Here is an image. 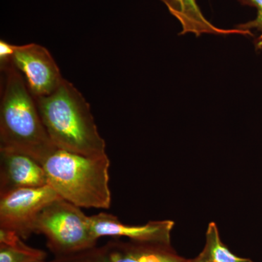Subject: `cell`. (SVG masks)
I'll return each instance as SVG.
<instances>
[{
	"label": "cell",
	"instance_id": "obj_1",
	"mask_svg": "<svg viewBox=\"0 0 262 262\" xmlns=\"http://www.w3.org/2000/svg\"><path fill=\"white\" fill-rule=\"evenodd\" d=\"M3 69L6 79L0 105V149L24 153L42 165L57 147L23 75L13 61Z\"/></svg>",
	"mask_w": 262,
	"mask_h": 262
},
{
	"label": "cell",
	"instance_id": "obj_2",
	"mask_svg": "<svg viewBox=\"0 0 262 262\" xmlns=\"http://www.w3.org/2000/svg\"><path fill=\"white\" fill-rule=\"evenodd\" d=\"M35 99L43 124L57 148L87 156L106 153V143L98 132L91 106L71 82L63 79L53 94Z\"/></svg>",
	"mask_w": 262,
	"mask_h": 262
},
{
	"label": "cell",
	"instance_id": "obj_3",
	"mask_svg": "<svg viewBox=\"0 0 262 262\" xmlns=\"http://www.w3.org/2000/svg\"><path fill=\"white\" fill-rule=\"evenodd\" d=\"M42 166L48 185L62 199L80 208H110V160L106 153L87 156L56 148Z\"/></svg>",
	"mask_w": 262,
	"mask_h": 262
},
{
	"label": "cell",
	"instance_id": "obj_4",
	"mask_svg": "<svg viewBox=\"0 0 262 262\" xmlns=\"http://www.w3.org/2000/svg\"><path fill=\"white\" fill-rule=\"evenodd\" d=\"M80 207L59 198L45 207L34 226V234H42L54 257L85 251L98 245L91 230L90 216Z\"/></svg>",
	"mask_w": 262,
	"mask_h": 262
},
{
	"label": "cell",
	"instance_id": "obj_5",
	"mask_svg": "<svg viewBox=\"0 0 262 262\" xmlns=\"http://www.w3.org/2000/svg\"><path fill=\"white\" fill-rule=\"evenodd\" d=\"M171 244L123 241L113 238L102 246L57 256L48 262H187Z\"/></svg>",
	"mask_w": 262,
	"mask_h": 262
},
{
	"label": "cell",
	"instance_id": "obj_6",
	"mask_svg": "<svg viewBox=\"0 0 262 262\" xmlns=\"http://www.w3.org/2000/svg\"><path fill=\"white\" fill-rule=\"evenodd\" d=\"M59 198L50 185L23 188L0 194V229L14 232L26 241L34 234V223L39 213Z\"/></svg>",
	"mask_w": 262,
	"mask_h": 262
},
{
	"label": "cell",
	"instance_id": "obj_7",
	"mask_svg": "<svg viewBox=\"0 0 262 262\" xmlns=\"http://www.w3.org/2000/svg\"><path fill=\"white\" fill-rule=\"evenodd\" d=\"M12 61L24 75L29 91L35 98L53 94L63 80L53 56L40 45L15 46Z\"/></svg>",
	"mask_w": 262,
	"mask_h": 262
},
{
	"label": "cell",
	"instance_id": "obj_8",
	"mask_svg": "<svg viewBox=\"0 0 262 262\" xmlns=\"http://www.w3.org/2000/svg\"><path fill=\"white\" fill-rule=\"evenodd\" d=\"M90 225L97 239L107 236L114 238L126 237L136 242L170 244L174 222L151 221L145 225H129L122 223L115 215L101 212L90 216Z\"/></svg>",
	"mask_w": 262,
	"mask_h": 262
},
{
	"label": "cell",
	"instance_id": "obj_9",
	"mask_svg": "<svg viewBox=\"0 0 262 262\" xmlns=\"http://www.w3.org/2000/svg\"><path fill=\"white\" fill-rule=\"evenodd\" d=\"M47 185L46 171L37 160L14 150L0 149V194Z\"/></svg>",
	"mask_w": 262,
	"mask_h": 262
},
{
	"label": "cell",
	"instance_id": "obj_10",
	"mask_svg": "<svg viewBox=\"0 0 262 262\" xmlns=\"http://www.w3.org/2000/svg\"><path fill=\"white\" fill-rule=\"evenodd\" d=\"M166 5L169 11L182 24L181 34L193 32L196 35L203 33L216 34H239L247 35V32L238 29H222L214 27L205 18L195 0H160Z\"/></svg>",
	"mask_w": 262,
	"mask_h": 262
},
{
	"label": "cell",
	"instance_id": "obj_11",
	"mask_svg": "<svg viewBox=\"0 0 262 262\" xmlns=\"http://www.w3.org/2000/svg\"><path fill=\"white\" fill-rule=\"evenodd\" d=\"M46 258V251L26 244L14 232L0 229V262H37Z\"/></svg>",
	"mask_w": 262,
	"mask_h": 262
},
{
	"label": "cell",
	"instance_id": "obj_12",
	"mask_svg": "<svg viewBox=\"0 0 262 262\" xmlns=\"http://www.w3.org/2000/svg\"><path fill=\"white\" fill-rule=\"evenodd\" d=\"M206 245L202 253L211 262H254L250 258H241L234 255L220 237L218 227L214 222L208 226Z\"/></svg>",
	"mask_w": 262,
	"mask_h": 262
},
{
	"label": "cell",
	"instance_id": "obj_13",
	"mask_svg": "<svg viewBox=\"0 0 262 262\" xmlns=\"http://www.w3.org/2000/svg\"><path fill=\"white\" fill-rule=\"evenodd\" d=\"M243 5L254 7L257 10V15L254 20L244 24H239L237 29L241 30L251 31L256 29L258 32V37L255 40V48L256 51L262 50V0H238Z\"/></svg>",
	"mask_w": 262,
	"mask_h": 262
},
{
	"label": "cell",
	"instance_id": "obj_14",
	"mask_svg": "<svg viewBox=\"0 0 262 262\" xmlns=\"http://www.w3.org/2000/svg\"><path fill=\"white\" fill-rule=\"evenodd\" d=\"M15 46L10 45L4 40L0 41V61L2 68L12 61Z\"/></svg>",
	"mask_w": 262,
	"mask_h": 262
},
{
	"label": "cell",
	"instance_id": "obj_15",
	"mask_svg": "<svg viewBox=\"0 0 262 262\" xmlns=\"http://www.w3.org/2000/svg\"><path fill=\"white\" fill-rule=\"evenodd\" d=\"M187 262H211L205 256L203 253H200L196 257L192 259H188Z\"/></svg>",
	"mask_w": 262,
	"mask_h": 262
},
{
	"label": "cell",
	"instance_id": "obj_16",
	"mask_svg": "<svg viewBox=\"0 0 262 262\" xmlns=\"http://www.w3.org/2000/svg\"><path fill=\"white\" fill-rule=\"evenodd\" d=\"M37 262H46V261H37Z\"/></svg>",
	"mask_w": 262,
	"mask_h": 262
}]
</instances>
